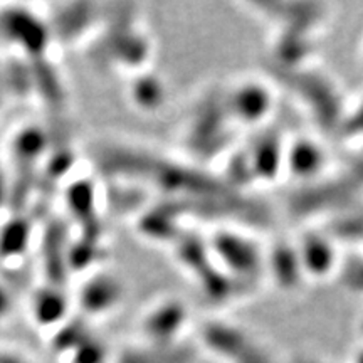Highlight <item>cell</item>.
Segmentation results:
<instances>
[{"label": "cell", "mask_w": 363, "mask_h": 363, "mask_svg": "<svg viewBox=\"0 0 363 363\" xmlns=\"http://www.w3.org/2000/svg\"><path fill=\"white\" fill-rule=\"evenodd\" d=\"M208 347L230 363H274L272 357L257 343L234 333V331H212L207 338Z\"/></svg>", "instance_id": "1"}, {"label": "cell", "mask_w": 363, "mask_h": 363, "mask_svg": "<svg viewBox=\"0 0 363 363\" xmlns=\"http://www.w3.org/2000/svg\"><path fill=\"white\" fill-rule=\"evenodd\" d=\"M293 363H323V362H318L315 358H296Z\"/></svg>", "instance_id": "2"}, {"label": "cell", "mask_w": 363, "mask_h": 363, "mask_svg": "<svg viewBox=\"0 0 363 363\" xmlns=\"http://www.w3.org/2000/svg\"><path fill=\"white\" fill-rule=\"evenodd\" d=\"M353 363H363V348L357 353L355 358H353Z\"/></svg>", "instance_id": "3"}]
</instances>
